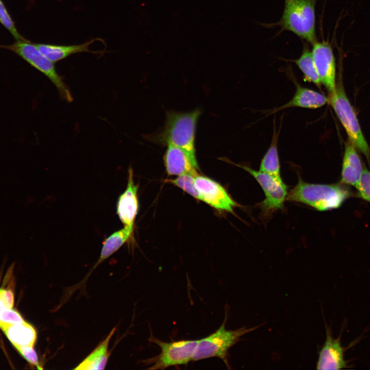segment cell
Returning <instances> with one entry per match:
<instances>
[{
	"mask_svg": "<svg viewBox=\"0 0 370 370\" xmlns=\"http://www.w3.org/2000/svg\"><path fill=\"white\" fill-rule=\"evenodd\" d=\"M201 113L199 109L185 113L168 112L164 127L157 136V140L161 143L182 149L198 170L195 140L197 123Z\"/></svg>",
	"mask_w": 370,
	"mask_h": 370,
	"instance_id": "6da1fadb",
	"label": "cell"
},
{
	"mask_svg": "<svg viewBox=\"0 0 370 370\" xmlns=\"http://www.w3.org/2000/svg\"><path fill=\"white\" fill-rule=\"evenodd\" d=\"M342 183H310L299 179L288 193L286 200L300 202L314 209L324 211L337 209L350 197L349 189Z\"/></svg>",
	"mask_w": 370,
	"mask_h": 370,
	"instance_id": "7a4b0ae2",
	"label": "cell"
},
{
	"mask_svg": "<svg viewBox=\"0 0 370 370\" xmlns=\"http://www.w3.org/2000/svg\"><path fill=\"white\" fill-rule=\"evenodd\" d=\"M317 0H284L280 20L271 26L281 31H289L304 41L312 44L317 40L316 5Z\"/></svg>",
	"mask_w": 370,
	"mask_h": 370,
	"instance_id": "3957f363",
	"label": "cell"
},
{
	"mask_svg": "<svg viewBox=\"0 0 370 370\" xmlns=\"http://www.w3.org/2000/svg\"><path fill=\"white\" fill-rule=\"evenodd\" d=\"M227 319L226 313L224 322L218 329L209 336L199 340L192 360L216 357L221 359L230 368L228 358L230 348L239 341L242 336L260 326L257 325L251 328L243 326L235 330H228L225 328Z\"/></svg>",
	"mask_w": 370,
	"mask_h": 370,
	"instance_id": "277c9868",
	"label": "cell"
},
{
	"mask_svg": "<svg viewBox=\"0 0 370 370\" xmlns=\"http://www.w3.org/2000/svg\"><path fill=\"white\" fill-rule=\"evenodd\" d=\"M0 47L15 53L45 76L54 85L62 100L68 103L73 101L71 91L62 77L57 71L54 63L41 52L35 44L26 40L16 41L9 45H0Z\"/></svg>",
	"mask_w": 370,
	"mask_h": 370,
	"instance_id": "5b68a950",
	"label": "cell"
},
{
	"mask_svg": "<svg viewBox=\"0 0 370 370\" xmlns=\"http://www.w3.org/2000/svg\"><path fill=\"white\" fill-rule=\"evenodd\" d=\"M328 95V103L345 128L348 139L369 161L370 147L364 138L354 108L346 96L341 78L336 83L335 90Z\"/></svg>",
	"mask_w": 370,
	"mask_h": 370,
	"instance_id": "8992f818",
	"label": "cell"
},
{
	"mask_svg": "<svg viewBox=\"0 0 370 370\" xmlns=\"http://www.w3.org/2000/svg\"><path fill=\"white\" fill-rule=\"evenodd\" d=\"M151 341L157 345L161 351L155 357L144 361L149 369H164L171 366L187 364L192 360L199 340H183L163 342L154 337Z\"/></svg>",
	"mask_w": 370,
	"mask_h": 370,
	"instance_id": "52a82bcc",
	"label": "cell"
},
{
	"mask_svg": "<svg viewBox=\"0 0 370 370\" xmlns=\"http://www.w3.org/2000/svg\"><path fill=\"white\" fill-rule=\"evenodd\" d=\"M237 166L248 172L258 183L265 194V199L259 203L262 214L267 216L277 210L283 209L288 195L287 186L272 176L244 165Z\"/></svg>",
	"mask_w": 370,
	"mask_h": 370,
	"instance_id": "ba28073f",
	"label": "cell"
},
{
	"mask_svg": "<svg viewBox=\"0 0 370 370\" xmlns=\"http://www.w3.org/2000/svg\"><path fill=\"white\" fill-rule=\"evenodd\" d=\"M312 58L321 84L328 94L332 92L336 85V67L332 46L328 41H316L312 44Z\"/></svg>",
	"mask_w": 370,
	"mask_h": 370,
	"instance_id": "9c48e42d",
	"label": "cell"
},
{
	"mask_svg": "<svg viewBox=\"0 0 370 370\" xmlns=\"http://www.w3.org/2000/svg\"><path fill=\"white\" fill-rule=\"evenodd\" d=\"M195 184L201 201L219 211L233 213L237 206L226 189L219 183L199 174L195 177Z\"/></svg>",
	"mask_w": 370,
	"mask_h": 370,
	"instance_id": "30bf717a",
	"label": "cell"
},
{
	"mask_svg": "<svg viewBox=\"0 0 370 370\" xmlns=\"http://www.w3.org/2000/svg\"><path fill=\"white\" fill-rule=\"evenodd\" d=\"M344 348L340 337H332L330 329L326 326V339L322 346L316 364L317 369H341L347 366L344 359Z\"/></svg>",
	"mask_w": 370,
	"mask_h": 370,
	"instance_id": "8fae6325",
	"label": "cell"
},
{
	"mask_svg": "<svg viewBox=\"0 0 370 370\" xmlns=\"http://www.w3.org/2000/svg\"><path fill=\"white\" fill-rule=\"evenodd\" d=\"M127 184L125 191L119 196L116 213L124 226L134 227L139 209L138 186L135 184L132 168L128 170Z\"/></svg>",
	"mask_w": 370,
	"mask_h": 370,
	"instance_id": "7c38bea8",
	"label": "cell"
},
{
	"mask_svg": "<svg viewBox=\"0 0 370 370\" xmlns=\"http://www.w3.org/2000/svg\"><path fill=\"white\" fill-rule=\"evenodd\" d=\"M163 161L166 172L169 176H180L189 174L198 175L196 168L187 154L179 147L167 145Z\"/></svg>",
	"mask_w": 370,
	"mask_h": 370,
	"instance_id": "4fadbf2b",
	"label": "cell"
},
{
	"mask_svg": "<svg viewBox=\"0 0 370 370\" xmlns=\"http://www.w3.org/2000/svg\"><path fill=\"white\" fill-rule=\"evenodd\" d=\"M363 168L356 146L349 140L345 143L341 183L356 187L361 177Z\"/></svg>",
	"mask_w": 370,
	"mask_h": 370,
	"instance_id": "5bb4252c",
	"label": "cell"
},
{
	"mask_svg": "<svg viewBox=\"0 0 370 370\" xmlns=\"http://www.w3.org/2000/svg\"><path fill=\"white\" fill-rule=\"evenodd\" d=\"M328 98L323 94L297 84L292 98L286 103L274 109L272 113L290 107L317 109L328 103Z\"/></svg>",
	"mask_w": 370,
	"mask_h": 370,
	"instance_id": "9a60e30c",
	"label": "cell"
},
{
	"mask_svg": "<svg viewBox=\"0 0 370 370\" xmlns=\"http://www.w3.org/2000/svg\"><path fill=\"white\" fill-rule=\"evenodd\" d=\"M95 39L77 45H55L46 43H35L41 52L52 62L55 63L68 57L81 52H93L89 47Z\"/></svg>",
	"mask_w": 370,
	"mask_h": 370,
	"instance_id": "2e32d148",
	"label": "cell"
},
{
	"mask_svg": "<svg viewBox=\"0 0 370 370\" xmlns=\"http://www.w3.org/2000/svg\"><path fill=\"white\" fill-rule=\"evenodd\" d=\"M2 330L15 348L34 346L36 341L37 332L35 329L25 321L7 326Z\"/></svg>",
	"mask_w": 370,
	"mask_h": 370,
	"instance_id": "e0dca14e",
	"label": "cell"
},
{
	"mask_svg": "<svg viewBox=\"0 0 370 370\" xmlns=\"http://www.w3.org/2000/svg\"><path fill=\"white\" fill-rule=\"evenodd\" d=\"M116 330V327H114L106 338L74 369L78 370L104 369L110 356L108 349L109 341Z\"/></svg>",
	"mask_w": 370,
	"mask_h": 370,
	"instance_id": "ac0fdd59",
	"label": "cell"
},
{
	"mask_svg": "<svg viewBox=\"0 0 370 370\" xmlns=\"http://www.w3.org/2000/svg\"><path fill=\"white\" fill-rule=\"evenodd\" d=\"M278 138L279 134L274 127L271 143L261 160L259 171L272 176L282 182L278 149Z\"/></svg>",
	"mask_w": 370,
	"mask_h": 370,
	"instance_id": "d6986e66",
	"label": "cell"
},
{
	"mask_svg": "<svg viewBox=\"0 0 370 370\" xmlns=\"http://www.w3.org/2000/svg\"><path fill=\"white\" fill-rule=\"evenodd\" d=\"M134 227L124 226L109 235L103 242L100 255L94 268L116 252L132 236Z\"/></svg>",
	"mask_w": 370,
	"mask_h": 370,
	"instance_id": "ffe728a7",
	"label": "cell"
},
{
	"mask_svg": "<svg viewBox=\"0 0 370 370\" xmlns=\"http://www.w3.org/2000/svg\"><path fill=\"white\" fill-rule=\"evenodd\" d=\"M292 61L302 72L305 81L312 83L320 88L321 83L313 61L311 50L308 46H304L300 56Z\"/></svg>",
	"mask_w": 370,
	"mask_h": 370,
	"instance_id": "44dd1931",
	"label": "cell"
},
{
	"mask_svg": "<svg viewBox=\"0 0 370 370\" xmlns=\"http://www.w3.org/2000/svg\"><path fill=\"white\" fill-rule=\"evenodd\" d=\"M195 177L191 175L184 174L174 179H167L165 182L171 183L182 190L195 199L201 200V197L195 184Z\"/></svg>",
	"mask_w": 370,
	"mask_h": 370,
	"instance_id": "7402d4cb",
	"label": "cell"
},
{
	"mask_svg": "<svg viewBox=\"0 0 370 370\" xmlns=\"http://www.w3.org/2000/svg\"><path fill=\"white\" fill-rule=\"evenodd\" d=\"M0 23L17 41L26 40L18 31L13 20L2 0H0Z\"/></svg>",
	"mask_w": 370,
	"mask_h": 370,
	"instance_id": "603a6c76",
	"label": "cell"
},
{
	"mask_svg": "<svg viewBox=\"0 0 370 370\" xmlns=\"http://www.w3.org/2000/svg\"><path fill=\"white\" fill-rule=\"evenodd\" d=\"M358 196L370 202V171L366 168L363 171L360 179L356 187Z\"/></svg>",
	"mask_w": 370,
	"mask_h": 370,
	"instance_id": "cb8c5ba5",
	"label": "cell"
},
{
	"mask_svg": "<svg viewBox=\"0 0 370 370\" xmlns=\"http://www.w3.org/2000/svg\"><path fill=\"white\" fill-rule=\"evenodd\" d=\"M21 355L32 366L42 369L39 363L37 354L33 346H20L15 347Z\"/></svg>",
	"mask_w": 370,
	"mask_h": 370,
	"instance_id": "d4e9b609",
	"label": "cell"
},
{
	"mask_svg": "<svg viewBox=\"0 0 370 370\" xmlns=\"http://www.w3.org/2000/svg\"><path fill=\"white\" fill-rule=\"evenodd\" d=\"M14 295L10 290L0 288V320L5 312L13 308Z\"/></svg>",
	"mask_w": 370,
	"mask_h": 370,
	"instance_id": "484cf974",
	"label": "cell"
}]
</instances>
